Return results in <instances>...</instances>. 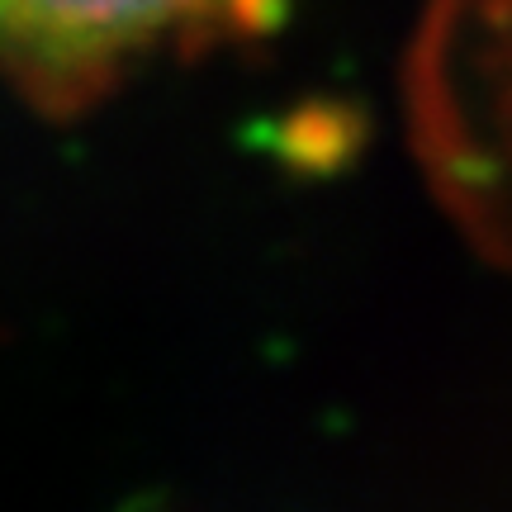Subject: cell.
I'll list each match as a JSON object with an SVG mask.
<instances>
[{
  "mask_svg": "<svg viewBox=\"0 0 512 512\" xmlns=\"http://www.w3.org/2000/svg\"><path fill=\"white\" fill-rule=\"evenodd\" d=\"M285 0H0V81L72 119L162 57L261 38Z\"/></svg>",
  "mask_w": 512,
  "mask_h": 512,
  "instance_id": "6da1fadb",
  "label": "cell"
}]
</instances>
